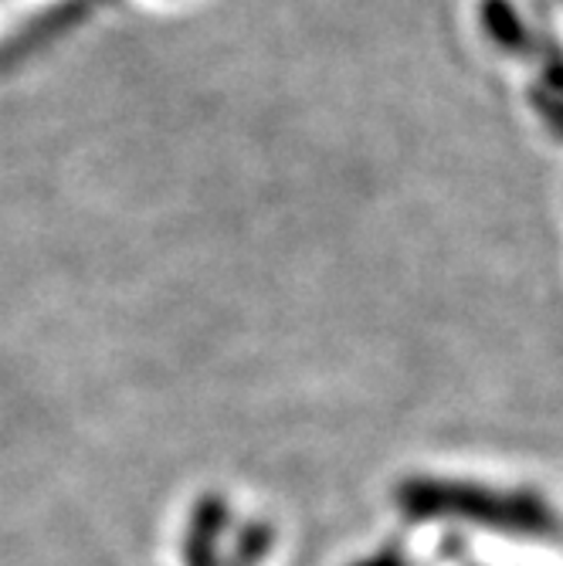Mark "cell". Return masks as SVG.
Instances as JSON below:
<instances>
[{
    "mask_svg": "<svg viewBox=\"0 0 563 566\" xmlns=\"http://www.w3.org/2000/svg\"><path fill=\"white\" fill-rule=\"evenodd\" d=\"M394 502L415 523H469L517 539H556L553 505L530 489H492L469 479L411 475L397 485Z\"/></svg>",
    "mask_w": 563,
    "mask_h": 566,
    "instance_id": "6da1fadb",
    "label": "cell"
},
{
    "mask_svg": "<svg viewBox=\"0 0 563 566\" xmlns=\"http://www.w3.org/2000/svg\"><path fill=\"white\" fill-rule=\"evenodd\" d=\"M228 523V502L221 495H204L190 516L187 530V566H221L218 563V539Z\"/></svg>",
    "mask_w": 563,
    "mask_h": 566,
    "instance_id": "7a4b0ae2",
    "label": "cell"
},
{
    "mask_svg": "<svg viewBox=\"0 0 563 566\" xmlns=\"http://www.w3.org/2000/svg\"><path fill=\"white\" fill-rule=\"evenodd\" d=\"M482 21L489 38L505 48V51H526L530 48V31L520 18V11L509 0H486L482 4Z\"/></svg>",
    "mask_w": 563,
    "mask_h": 566,
    "instance_id": "3957f363",
    "label": "cell"
},
{
    "mask_svg": "<svg viewBox=\"0 0 563 566\" xmlns=\"http://www.w3.org/2000/svg\"><path fill=\"white\" fill-rule=\"evenodd\" d=\"M272 539H275L272 536V526H265V523L244 526L241 536H238V543H234V553H231L228 566H259L269 556Z\"/></svg>",
    "mask_w": 563,
    "mask_h": 566,
    "instance_id": "277c9868",
    "label": "cell"
},
{
    "mask_svg": "<svg viewBox=\"0 0 563 566\" xmlns=\"http://www.w3.org/2000/svg\"><path fill=\"white\" fill-rule=\"evenodd\" d=\"M353 566H411V563H407V556L400 549L387 546V549H380V553H374V556H367L361 563H353Z\"/></svg>",
    "mask_w": 563,
    "mask_h": 566,
    "instance_id": "5b68a950",
    "label": "cell"
}]
</instances>
